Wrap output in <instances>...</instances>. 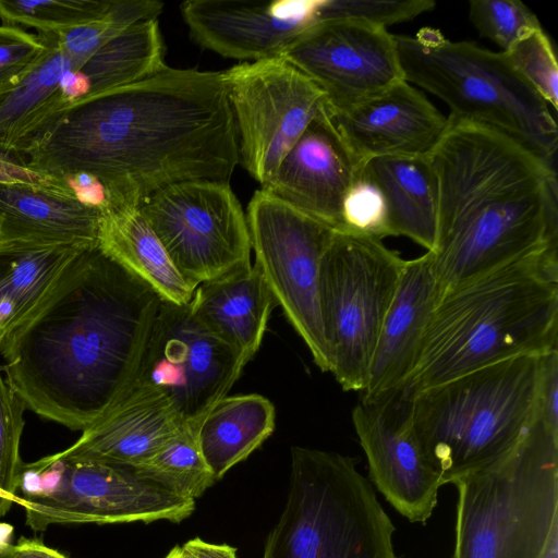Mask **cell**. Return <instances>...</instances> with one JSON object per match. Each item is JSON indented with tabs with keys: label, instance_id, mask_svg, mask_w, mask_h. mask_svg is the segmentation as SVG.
Masks as SVG:
<instances>
[{
	"label": "cell",
	"instance_id": "6da1fadb",
	"mask_svg": "<svg viewBox=\"0 0 558 558\" xmlns=\"http://www.w3.org/2000/svg\"><path fill=\"white\" fill-rule=\"evenodd\" d=\"M22 156L31 168L65 181L89 174L105 186L106 199L140 206L171 184L229 183L239 163L221 72L168 65L61 109Z\"/></svg>",
	"mask_w": 558,
	"mask_h": 558
},
{
	"label": "cell",
	"instance_id": "44dd1931",
	"mask_svg": "<svg viewBox=\"0 0 558 558\" xmlns=\"http://www.w3.org/2000/svg\"><path fill=\"white\" fill-rule=\"evenodd\" d=\"M439 294L430 254L405 259L378 335L361 400L373 401L403 389Z\"/></svg>",
	"mask_w": 558,
	"mask_h": 558
},
{
	"label": "cell",
	"instance_id": "b9f144b4",
	"mask_svg": "<svg viewBox=\"0 0 558 558\" xmlns=\"http://www.w3.org/2000/svg\"><path fill=\"white\" fill-rule=\"evenodd\" d=\"M12 527L8 524H0V558H8L12 542Z\"/></svg>",
	"mask_w": 558,
	"mask_h": 558
},
{
	"label": "cell",
	"instance_id": "d6986e66",
	"mask_svg": "<svg viewBox=\"0 0 558 558\" xmlns=\"http://www.w3.org/2000/svg\"><path fill=\"white\" fill-rule=\"evenodd\" d=\"M330 114L362 162L386 157H427L448 126V118L405 80Z\"/></svg>",
	"mask_w": 558,
	"mask_h": 558
},
{
	"label": "cell",
	"instance_id": "4dcf8cb0",
	"mask_svg": "<svg viewBox=\"0 0 558 558\" xmlns=\"http://www.w3.org/2000/svg\"><path fill=\"white\" fill-rule=\"evenodd\" d=\"M114 0H0L4 25L58 34L104 16Z\"/></svg>",
	"mask_w": 558,
	"mask_h": 558
},
{
	"label": "cell",
	"instance_id": "30bf717a",
	"mask_svg": "<svg viewBox=\"0 0 558 558\" xmlns=\"http://www.w3.org/2000/svg\"><path fill=\"white\" fill-rule=\"evenodd\" d=\"M19 490L25 524L35 532L52 524L180 523L195 509V500L141 477L133 469L56 454L24 463Z\"/></svg>",
	"mask_w": 558,
	"mask_h": 558
},
{
	"label": "cell",
	"instance_id": "603a6c76",
	"mask_svg": "<svg viewBox=\"0 0 558 558\" xmlns=\"http://www.w3.org/2000/svg\"><path fill=\"white\" fill-rule=\"evenodd\" d=\"M276 304L252 265L197 286L189 303L193 317L247 362L258 351Z\"/></svg>",
	"mask_w": 558,
	"mask_h": 558
},
{
	"label": "cell",
	"instance_id": "f35d334b",
	"mask_svg": "<svg viewBox=\"0 0 558 558\" xmlns=\"http://www.w3.org/2000/svg\"><path fill=\"white\" fill-rule=\"evenodd\" d=\"M537 416L558 432V349L541 355Z\"/></svg>",
	"mask_w": 558,
	"mask_h": 558
},
{
	"label": "cell",
	"instance_id": "ac0fdd59",
	"mask_svg": "<svg viewBox=\"0 0 558 558\" xmlns=\"http://www.w3.org/2000/svg\"><path fill=\"white\" fill-rule=\"evenodd\" d=\"M363 163L340 135L327 108L310 123L262 189L343 231L342 203Z\"/></svg>",
	"mask_w": 558,
	"mask_h": 558
},
{
	"label": "cell",
	"instance_id": "9c48e42d",
	"mask_svg": "<svg viewBox=\"0 0 558 558\" xmlns=\"http://www.w3.org/2000/svg\"><path fill=\"white\" fill-rule=\"evenodd\" d=\"M383 240L336 231L319 268L329 372L344 391L364 389L385 316L404 266Z\"/></svg>",
	"mask_w": 558,
	"mask_h": 558
},
{
	"label": "cell",
	"instance_id": "ffe728a7",
	"mask_svg": "<svg viewBox=\"0 0 558 558\" xmlns=\"http://www.w3.org/2000/svg\"><path fill=\"white\" fill-rule=\"evenodd\" d=\"M186 427L162 391L136 383L120 402L82 430L73 445L54 454L137 469Z\"/></svg>",
	"mask_w": 558,
	"mask_h": 558
},
{
	"label": "cell",
	"instance_id": "8d00e7d4",
	"mask_svg": "<svg viewBox=\"0 0 558 558\" xmlns=\"http://www.w3.org/2000/svg\"><path fill=\"white\" fill-rule=\"evenodd\" d=\"M47 50L45 40L25 28L0 25V89L29 72Z\"/></svg>",
	"mask_w": 558,
	"mask_h": 558
},
{
	"label": "cell",
	"instance_id": "4fadbf2b",
	"mask_svg": "<svg viewBox=\"0 0 558 558\" xmlns=\"http://www.w3.org/2000/svg\"><path fill=\"white\" fill-rule=\"evenodd\" d=\"M236 130L239 163L263 186L328 108L324 92L282 57L241 62L221 72Z\"/></svg>",
	"mask_w": 558,
	"mask_h": 558
},
{
	"label": "cell",
	"instance_id": "3957f363",
	"mask_svg": "<svg viewBox=\"0 0 558 558\" xmlns=\"http://www.w3.org/2000/svg\"><path fill=\"white\" fill-rule=\"evenodd\" d=\"M448 118L428 155L437 185L432 251L439 292L558 246L554 165L492 128Z\"/></svg>",
	"mask_w": 558,
	"mask_h": 558
},
{
	"label": "cell",
	"instance_id": "d4e9b609",
	"mask_svg": "<svg viewBox=\"0 0 558 558\" xmlns=\"http://www.w3.org/2000/svg\"><path fill=\"white\" fill-rule=\"evenodd\" d=\"M165 46L157 19L137 22L62 77L59 111L77 101L141 81L159 70Z\"/></svg>",
	"mask_w": 558,
	"mask_h": 558
},
{
	"label": "cell",
	"instance_id": "ee69618b",
	"mask_svg": "<svg viewBox=\"0 0 558 558\" xmlns=\"http://www.w3.org/2000/svg\"><path fill=\"white\" fill-rule=\"evenodd\" d=\"M165 558H178L177 547H173Z\"/></svg>",
	"mask_w": 558,
	"mask_h": 558
},
{
	"label": "cell",
	"instance_id": "8fae6325",
	"mask_svg": "<svg viewBox=\"0 0 558 558\" xmlns=\"http://www.w3.org/2000/svg\"><path fill=\"white\" fill-rule=\"evenodd\" d=\"M140 208L192 287L252 266L246 216L229 183L171 184L147 197Z\"/></svg>",
	"mask_w": 558,
	"mask_h": 558
},
{
	"label": "cell",
	"instance_id": "ba28073f",
	"mask_svg": "<svg viewBox=\"0 0 558 558\" xmlns=\"http://www.w3.org/2000/svg\"><path fill=\"white\" fill-rule=\"evenodd\" d=\"M395 38L404 80L441 99L450 117L497 130L553 165L556 119L504 52L451 41L432 27Z\"/></svg>",
	"mask_w": 558,
	"mask_h": 558
},
{
	"label": "cell",
	"instance_id": "5b68a950",
	"mask_svg": "<svg viewBox=\"0 0 558 558\" xmlns=\"http://www.w3.org/2000/svg\"><path fill=\"white\" fill-rule=\"evenodd\" d=\"M452 484V558H545L558 547V432L538 416L509 451Z\"/></svg>",
	"mask_w": 558,
	"mask_h": 558
},
{
	"label": "cell",
	"instance_id": "d6a6232c",
	"mask_svg": "<svg viewBox=\"0 0 558 558\" xmlns=\"http://www.w3.org/2000/svg\"><path fill=\"white\" fill-rule=\"evenodd\" d=\"M469 16L478 34L495 43L501 52L542 27L537 16L520 0H471Z\"/></svg>",
	"mask_w": 558,
	"mask_h": 558
},
{
	"label": "cell",
	"instance_id": "83f0119b",
	"mask_svg": "<svg viewBox=\"0 0 558 558\" xmlns=\"http://www.w3.org/2000/svg\"><path fill=\"white\" fill-rule=\"evenodd\" d=\"M47 50L13 85L0 89V149L22 155L31 136L54 113L64 74L75 69L54 34H37Z\"/></svg>",
	"mask_w": 558,
	"mask_h": 558
},
{
	"label": "cell",
	"instance_id": "60d3db41",
	"mask_svg": "<svg viewBox=\"0 0 558 558\" xmlns=\"http://www.w3.org/2000/svg\"><path fill=\"white\" fill-rule=\"evenodd\" d=\"M8 558H69L57 549L45 545L40 539L20 537L12 543Z\"/></svg>",
	"mask_w": 558,
	"mask_h": 558
},
{
	"label": "cell",
	"instance_id": "f1b7e54d",
	"mask_svg": "<svg viewBox=\"0 0 558 558\" xmlns=\"http://www.w3.org/2000/svg\"><path fill=\"white\" fill-rule=\"evenodd\" d=\"M275 407L256 393L225 397L197 429L203 457L216 481L245 460L275 429Z\"/></svg>",
	"mask_w": 558,
	"mask_h": 558
},
{
	"label": "cell",
	"instance_id": "7bdbcfd3",
	"mask_svg": "<svg viewBox=\"0 0 558 558\" xmlns=\"http://www.w3.org/2000/svg\"><path fill=\"white\" fill-rule=\"evenodd\" d=\"M14 502L15 501L13 500L12 497L0 490V518L5 515L10 511L11 506Z\"/></svg>",
	"mask_w": 558,
	"mask_h": 558
},
{
	"label": "cell",
	"instance_id": "cb8c5ba5",
	"mask_svg": "<svg viewBox=\"0 0 558 558\" xmlns=\"http://www.w3.org/2000/svg\"><path fill=\"white\" fill-rule=\"evenodd\" d=\"M97 247L141 278L168 302L186 305L196 288L178 271L161 242L141 213L140 205L106 201L99 209Z\"/></svg>",
	"mask_w": 558,
	"mask_h": 558
},
{
	"label": "cell",
	"instance_id": "7402d4cb",
	"mask_svg": "<svg viewBox=\"0 0 558 558\" xmlns=\"http://www.w3.org/2000/svg\"><path fill=\"white\" fill-rule=\"evenodd\" d=\"M99 210L76 191L0 184V243L97 246Z\"/></svg>",
	"mask_w": 558,
	"mask_h": 558
},
{
	"label": "cell",
	"instance_id": "f546056e",
	"mask_svg": "<svg viewBox=\"0 0 558 558\" xmlns=\"http://www.w3.org/2000/svg\"><path fill=\"white\" fill-rule=\"evenodd\" d=\"M133 470L141 477L192 500L199 498L216 482L201 451L197 432L191 427L171 438Z\"/></svg>",
	"mask_w": 558,
	"mask_h": 558
},
{
	"label": "cell",
	"instance_id": "836d02e7",
	"mask_svg": "<svg viewBox=\"0 0 558 558\" xmlns=\"http://www.w3.org/2000/svg\"><path fill=\"white\" fill-rule=\"evenodd\" d=\"M513 69L555 110L558 109V65L548 35L537 28L504 52Z\"/></svg>",
	"mask_w": 558,
	"mask_h": 558
},
{
	"label": "cell",
	"instance_id": "9a60e30c",
	"mask_svg": "<svg viewBox=\"0 0 558 558\" xmlns=\"http://www.w3.org/2000/svg\"><path fill=\"white\" fill-rule=\"evenodd\" d=\"M325 94L330 113L404 80L395 35L363 20L318 24L282 54Z\"/></svg>",
	"mask_w": 558,
	"mask_h": 558
},
{
	"label": "cell",
	"instance_id": "277c9868",
	"mask_svg": "<svg viewBox=\"0 0 558 558\" xmlns=\"http://www.w3.org/2000/svg\"><path fill=\"white\" fill-rule=\"evenodd\" d=\"M558 246H547L439 294L403 390L558 349Z\"/></svg>",
	"mask_w": 558,
	"mask_h": 558
},
{
	"label": "cell",
	"instance_id": "1f68e13d",
	"mask_svg": "<svg viewBox=\"0 0 558 558\" xmlns=\"http://www.w3.org/2000/svg\"><path fill=\"white\" fill-rule=\"evenodd\" d=\"M162 10L157 0H114L104 16L54 34L56 40L77 69L110 39L137 22L157 19Z\"/></svg>",
	"mask_w": 558,
	"mask_h": 558
},
{
	"label": "cell",
	"instance_id": "d590c367",
	"mask_svg": "<svg viewBox=\"0 0 558 558\" xmlns=\"http://www.w3.org/2000/svg\"><path fill=\"white\" fill-rule=\"evenodd\" d=\"M343 231L384 240L389 235L387 206L363 166L342 203Z\"/></svg>",
	"mask_w": 558,
	"mask_h": 558
},
{
	"label": "cell",
	"instance_id": "8992f818",
	"mask_svg": "<svg viewBox=\"0 0 558 558\" xmlns=\"http://www.w3.org/2000/svg\"><path fill=\"white\" fill-rule=\"evenodd\" d=\"M539 366L541 355L513 357L408 395L415 432L441 485L498 459L530 430L537 418Z\"/></svg>",
	"mask_w": 558,
	"mask_h": 558
},
{
	"label": "cell",
	"instance_id": "7a4b0ae2",
	"mask_svg": "<svg viewBox=\"0 0 558 558\" xmlns=\"http://www.w3.org/2000/svg\"><path fill=\"white\" fill-rule=\"evenodd\" d=\"M162 299L97 246L0 344L27 409L84 430L134 387Z\"/></svg>",
	"mask_w": 558,
	"mask_h": 558
},
{
	"label": "cell",
	"instance_id": "484cf974",
	"mask_svg": "<svg viewBox=\"0 0 558 558\" xmlns=\"http://www.w3.org/2000/svg\"><path fill=\"white\" fill-rule=\"evenodd\" d=\"M92 245L0 243V344Z\"/></svg>",
	"mask_w": 558,
	"mask_h": 558
},
{
	"label": "cell",
	"instance_id": "74e56055",
	"mask_svg": "<svg viewBox=\"0 0 558 558\" xmlns=\"http://www.w3.org/2000/svg\"><path fill=\"white\" fill-rule=\"evenodd\" d=\"M0 184H24L56 191L73 190L68 181L31 168L22 155L1 149Z\"/></svg>",
	"mask_w": 558,
	"mask_h": 558
},
{
	"label": "cell",
	"instance_id": "ab89813d",
	"mask_svg": "<svg viewBox=\"0 0 558 558\" xmlns=\"http://www.w3.org/2000/svg\"><path fill=\"white\" fill-rule=\"evenodd\" d=\"M178 558H238L236 549L227 544H214L199 537L175 546Z\"/></svg>",
	"mask_w": 558,
	"mask_h": 558
},
{
	"label": "cell",
	"instance_id": "7c38bea8",
	"mask_svg": "<svg viewBox=\"0 0 558 558\" xmlns=\"http://www.w3.org/2000/svg\"><path fill=\"white\" fill-rule=\"evenodd\" d=\"M255 266L276 304L308 348L314 363L329 372L318 296L319 268L336 230L302 214L263 189L246 211Z\"/></svg>",
	"mask_w": 558,
	"mask_h": 558
},
{
	"label": "cell",
	"instance_id": "4316f807",
	"mask_svg": "<svg viewBox=\"0 0 558 558\" xmlns=\"http://www.w3.org/2000/svg\"><path fill=\"white\" fill-rule=\"evenodd\" d=\"M364 172L380 189L390 236H407L427 251L436 239L437 185L427 157L374 158Z\"/></svg>",
	"mask_w": 558,
	"mask_h": 558
},
{
	"label": "cell",
	"instance_id": "e575fe53",
	"mask_svg": "<svg viewBox=\"0 0 558 558\" xmlns=\"http://www.w3.org/2000/svg\"><path fill=\"white\" fill-rule=\"evenodd\" d=\"M23 399L13 390L0 372V490L21 504L17 495L24 462L20 444L25 426Z\"/></svg>",
	"mask_w": 558,
	"mask_h": 558
},
{
	"label": "cell",
	"instance_id": "5bb4252c",
	"mask_svg": "<svg viewBox=\"0 0 558 558\" xmlns=\"http://www.w3.org/2000/svg\"><path fill=\"white\" fill-rule=\"evenodd\" d=\"M246 363L193 317L189 304L162 300L136 383L162 391L183 422L197 432Z\"/></svg>",
	"mask_w": 558,
	"mask_h": 558
},
{
	"label": "cell",
	"instance_id": "e0dca14e",
	"mask_svg": "<svg viewBox=\"0 0 558 558\" xmlns=\"http://www.w3.org/2000/svg\"><path fill=\"white\" fill-rule=\"evenodd\" d=\"M180 12L195 45L243 62L281 54L318 24L332 0H187Z\"/></svg>",
	"mask_w": 558,
	"mask_h": 558
},
{
	"label": "cell",
	"instance_id": "52a82bcc",
	"mask_svg": "<svg viewBox=\"0 0 558 558\" xmlns=\"http://www.w3.org/2000/svg\"><path fill=\"white\" fill-rule=\"evenodd\" d=\"M357 460L291 448L284 508L262 558H397L395 525Z\"/></svg>",
	"mask_w": 558,
	"mask_h": 558
},
{
	"label": "cell",
	"instance_id": "2e32d148",
	"mask_svg": "<svg viewBox=\"0 0 558 558\" xmlns=\"http://www.w3.org/2000/svg\"><path fill=\"white\" fill-rule=\"evenodd\" d=\"M352 423L366 456L371 483L412 523L426 524L441 485L415 432L410 397L403 389L361 400Z\"/></svg>",
	"mask_w": 558,
	"mask_h": 558
}]
</instances>
